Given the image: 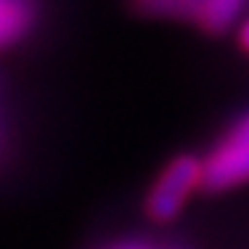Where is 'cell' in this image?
I'll use <instances>...</instances> for the list:
<instances>
[{"label":"cell","instance_id":"cell-3","mask_svg":"<svg viewBox=\"0 0 249 249\" xmlns=\"http://www.w3.org/2000/svg\"><path fill=\"white\" fill-rule=\"evenodd\" d=\"M37 0H0V51L24 40L37 24Z\"/></svg>","mask_w":249,"mask_h":249},{"label":"cell","instance_id":"cell-1","mask_svg":"<svg viewBox=\"0 0 249 249\" xmlns=\"http://www.w3.org/2000/svg\"><path fill=\"white\" fill-rule=\"evenodd\" d=\"M204 180V159L194 154H178L167 167L157 175L149 196H146V215L157 223H170L183 212L186 201Z\"/></svg>","mask_w":249,"mask_h":249},{"label":"cell","instance_id":"cell-5","mask_svg":"<svg viewBox=\"0 0 249 249\" xmlns=\"http://www.w3.org/2000/svg\"><path fill=\"white\" fill-rule=\"evenodd\" d=\"M244 5H247V0H204L199 29H204V32H210V35L225 32V29L241 16Z\"/></svg>","mask_w":249,"mask_h":249},{"label":"cell","instance_id":"cell-6","mask_svg":"<svg viewBox=\"0 0 249 249\" xmlns=\"http://www.w3.org/2000/svg\"><path fill=\"white\" fill-rule=\"evenodd\" d=\"M225 135H231V138H236V141H247V143H249V114L241 117V120L236 122Z\"/></svg>","mask_w":249,"mask_h":249},{"label":"cell","instance_id":"cell-2","mask_svg":"<svg viewBox=\"0 0 249 249\" xmlns=\"http://www.w3.org/2000/svg\"><path fill=\"white\" fill-rule=\"evenodd\" d=\"M249 183V143L225 135L220 143L204 157V180L207 191H228V188Z\"/></svg>","mask_w":249,"mask_h":249},{"label":"cell","instance_id":"cell-7","mask_svg":"<svg viewBox=\"0 0 249 249\" xmlns=\"http://www.w3.org/2000/svg\"><path fill=\"white\" fill-rule=\"evenodd\" d=\"M239 45L249 53V16L244 19V24H241V29H239Z\"/></svg>","mask_w":249,"mask_h":249},{"label":"cell","instance_id":"cell-4","mask_svg":"<svg viewBox=\"0 0 249 249\" xmlns=\"http://www.w3.org/2000/svg\"><path fill=\"white\" fill-rule=\"evenodd\" d=\"M141 16H159V19H180L194 21L199 27L204 0H130Z\"/></svg>","mask_w":249,"mask_h":249}]
</instances>
